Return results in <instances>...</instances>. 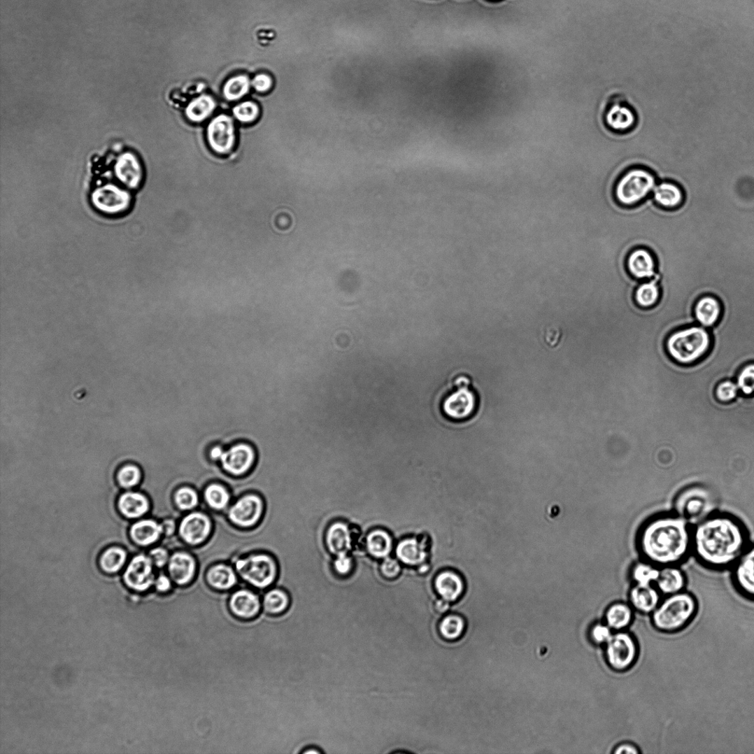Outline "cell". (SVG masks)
I'll return each instance as SVG.
<instances>
[{
    "label": "cell",
    "instance_id": "cell-1",
    "mask_svg": "<svg viewBox=\"0 0 754 754\" xmlns=\"http://www.w3.org/2000/svg\"><path fill=\"white\" fill-rule=\"evenodd\" d=\"M749 544L746 525L729 513L716 511L692 526V555L707 569L731 570Z\"/></svg>",
    "mask_w": 754,
    "mask_h": 754
},
{
    "label": "cell",
    "instance_id": "cell-2",
    "mask_svg": "<svg viewBox=\"0 0 754 754\" xmlns=\"http://www.w3.org/2000/svg\"><path fill=\"white\" fill-rule=\"evenodd\" d=\"M636 548L656 566H680L692 555V525L674 511L655 514L639 528Z\"/></svg>",
    "mask_w": 754,
    "mask_h": 754
},
{
    "label": "cell",
    "instance_id": "cell-3",
    "mask_svg": "<svg viewBox=\"0 0 754 754\" xmlns=\"http://www.w3.org/2000/svg\"><path fill=\"white\" fill-rule=\"evenodd\" d=\"M697 611V598L686 590L664 596L650 616L651 625L655 630L660 633L677 634L692 623Z\"/></svg>",
    "mask_w": 754,
    "mask_h": 754
},
{
    "label": "cell",
    "instance_id": "cell-4",
    "mask_svg": "<svg viewBox=\"0 0 754 754\" xmlns=\"http://www.w3.org/2000/svg\"><path fill=\"white\" fill-rule=\"evenodd\" d=\"M713 339L710 330L697 325L680 328L668 335L666 351L681 366H692L710 353Z\"/></svg>",
    "mask_w": 754,
    "mask_h": 754
},
{
    "label": "cell",
    "instance_id": "cell-5",
    "mask_svg": "<svg viewBox=\"0 0 754 754\" xmlns=\"http://www.w3.org/2000/svg\"><path fill=\"white\" fill-rule=\"evenodd\" d=\"M659 183L657 177L647 167L631 166L614 180L613 197L619 205L633 207L650 198Z\"/></svg>",
    "mask_w": 754,
    "mask_h": 754
},
{
    "label": "cell",
    "instance_id": "cell-6",
    "mask_svg": "<svg viewBox=\"0 0 754 754\" xmlns=\"http://www.w3.org/2000/svg\"><path fill=\"white\" fill-rule=\"evenodd\" d=\"M674 512L692 526L716 510V500L708 488L690 485L678 494L674 501Z\"/></svg>",
    "mask_w": 754,
    "mask_h": 754
},
{
    "label": "cell",
    "instance_id": "cell-7",
    "mask_svg": "<svg viewBox=\"0 0 754 754\" xmlns=\"http://www.w3.org/2000/svg\"><path fill=\"white\" fill-rule=\"evenodd\" d=\"M453 385L442 400L441 411L450 421H465L477 409V397L470 389V382L467 376H457Z\"/></svg>",
    "mask_w": 754,
    "mask_h": 754
},
{
    "label": "cell",
    "instance_id": "cell-8",
    "mask_svg": "<svg viewBox=\"0 0 754 754\" xmlns=\"http://www.w3.org/2000/svg\"><path fill=\"white\" fill-rule=\"evenodd\" d=\"M606 660L617 673L629 671L638 661L639 646L636 637L627 631L613 632L606 644Z\"/></svg>",
    "mask_w": 754,
    "mask_h": 754
},
{
    "label": "cell",
    "instance_id": "cell-9",
    "mask_svg": "<svg viewBox=\"0 0 754 754\" xmlns=\"http://www.w3.org/2000/svg\"><path fill=\"white\" fill-rule=\"evenodd\" d=\"M235 567L237 574L246 583L258 590L270 588L277 576L276 563L270 556L264 554L252 555L237 560Z\"/></svg>",
    "mask_w": 754,
    "mask_h": 754
},
{
    "label": "cell",
    "instance_id": "cell-10",
    "mask_svg": "<svg viewBox=\"0 0 754 754\" xmlns=\"http://www.w3.org/2000/svg\"><path fill=\"white\" fill-rule=\"evenodd\" d=\"M113 162L116 177L125 187L135 189L141 185L145 177L143 162L134 150L124 147L113 152Z\"/></svg>",
    "mask_w": 754,
    "mask_h": 754
},
{
    "label": "cell",
    "instance_id": "cell-11",
    "mask_svg": "<svg viewBox=\"0 0 754 754\" xmlns=\"http://www.w3.org/2000/svg\"><path fill=\"white\" fill-rule=\"evenodd\" d=\"M207 143L216 155L228 157L236 146V132L232 119L220 115L208 124L206 132Z\"/></svg>",
    "mask_w": 754,
    "mask_h": 754
},
{
    "label": "cell",
    "instance_id": "cell-12",
    "mask_svg": "<svg viewBox=\"0 0 754 754\" xmlns=\"http://www.w3.org/2000/svg\"><path fill=\"white\" fill-rule=\"evenodd\" d=\"M606 122L611 131L627 135L635 131L639 123L636 109L625 97L616 96L608 105Z\"/></svg>",
    "mask_w": 754,
    "mask_h": 754
},
{
    "label": "cell",
    "instance_id": "cell-13",
    "mask_svg": "<svg viewBox=\"0 0 754 754\" xmlns=\"http://www.w3.org/2000/svg\"><path fill=\"white\" fill-rule=\"evenodd\" d=\"M731 572L734 590L740 596L754 603V543L749 544Z\"/></svg>",
    "mask_w": 754,
    "mask_h": 754
},
{
    "label": "cell",
    "instance_id": "cell-14",
    "mask_svg": "<svg viewBox=\"0 0 754 754\" xmlns=\"http://www.w3.org/2000/svg\"><path fill=\"white\" fill-rule=\"evenodd\" d=\"M92 203L97 211L106 215H120L129 208L131 197L128 192L113 185L95 189Z\"/></svg>",
    "mask_w": 754,
    "mask_h": 754
},
{
    "label": "cell",
    "instance_id": "cell-15",
    "mask_svg": "<svg viewBox=\"0 0 754 754\" xmlns=\"http://www.w3.org/2000/svg\"><path fill=\"white\" fill-rule=\"evenodd\" d=\"M228 609L236 620L251 622L257 620L262 612L259 595L247 589L234 591L228 598Z\"/></svg>",
    "mask_w": 754,
    "mask_h": 754
},
{
    "label": "cell",
    "instance_id": "cell-16",
    "mask_svg": "<svg viewBox=\"0 0 754 754\" xmlns=\"http://www.w3.org/2000/svg\"><path fill=\"white\" fill-rule=\"evenodd\" d=\"M626 270L639 282L651 280L657 275V261L652 251L645 247H636L625 258Z\"/></svg>",
    "mask_w": 754,
    "mask_h": 754
},
{
    "label": "cell",
    "instance_id": "cell-17",
    "mask_svg": "<svg viewBox=\"0 0 754 754\" xmlns=\"http://www.w3.org/2000/svg\"><path fill=\"white\" fill-rule=\"evenodd\" d=\"M152 566L150 557L144 555L136 556L125 572V583L129 588L138 592L149 590L152 585L155 583Z\"/></svg>",
    "mask_w": 754,
    "mask_h": 754
},
{
    "label": "cell",
    "instance_id": "cell-18",
    "mask_svg": "<svg viewBox=\"0 0 754 754\" xmlns=\"http://www.w3.org/2000/svg\"><path fill=\"white\" fill-rule=\"evenodd\" d=\"M263 510L262 499L255 495H248L237 500L229 512V520L243 527L255 525L261 518Z\"/></svg>",
    "mask_w": 754,
    "mask_h": 754
},
{
    "label": "cell",
    "instance_id": "cell-19",
    "mask_svg": "<svg viewBox=\"0 0 754 754\" xmlns=\"http://www.w3.org/2000/svg\"><path fill=\"white\" fill-rule=\"evenodd\" d=\"M255 451L246 443L232 446L223 453L220 462L223 469L234 476H241L247 472L255 462Z\"/></svg>",
    "mask_w": 754,
    "mask_h": 754
},
{
    "label": "cell",
    "instance_id": "cell-20",
    "mask_svg": "<svg viewBox=\"0 0 754 754\" xmlns=\"http://www.w3.org/2000/svg\"><path fill=\"white\" fill-rule=\"evenodd\" d=\"M663 596L655 585L632 584L628 592V604L636 613L650 616L659 606Z\"/></svg>",
    "mask_w": 754,
    "mask_h": 754
},
{
    "label": "cell",
    "instance_id": "cell-21",
    "mask_svg": "<svg viewBox=\"0 0 754 754\" xmlns=\"http://www.w3.org/2000/svg\"><path fill=\"white\" fill-rule=\"evenodd\" d=\"M211 532V520L199 512L190 513L179 525L180 536L191 546H197L204 542Z\"/></svg>",
    "mask_w": 754,
    "mask_h": 754
},
{
    "label": "cell",
    "instance_id": "cell-22",
    "mask_svg": "<svg viewBox=\"0 0 754 754\" xmlns=\"http://www.w3.org/2000/svg\"><path fill=\"white\" fill-rule=\"evenodd\" d=\"M723 304L720 300L713 295H704L696 301L693 313L697 323L709 329L716 326L723 316Z\"/></svg>",
    "mask_w": 754,
    "mask_h": 754
},
{
    "label": "cell",
    "instance_id": "cell-23",
    "mask_svg": "<svg viewBox=\"0 0 754 754\" xmlns=\"http://www.w3.org/2000/svg\"><path fill=\"white\" fill-rule=\"evenodd\" d=\"M654 585L664 597L685 590L688 578L680 566L662 567Z\"/></svg>",
    "mask_w": 754,
    "mask_h": 754
},
{
    "label": "cell",
    "instance_id": "cell-24",
    "mask_svg": "<svg viewBox=\"0 0 754 754\" xmlns=\"http://www.w3.org/2000/svg\"><path fill=\"white\" fill-rule=\"evenodd\" d=\"M651 197L659 206L667 211H674L683 204L685 194L674 181L664 180L656 185Z\"/></svg>",
    "mask_w": 754,
    "mask_h": 754
},
{
    "label": "cell",
    "instance_id": "cell-25",
    "mask_svg": "<svg viewBox=\"0 0 754 754\" xmlns=\"http://www.w3.org/2000/svg\"><path fill=\"white\" fill-rule=\"evenodd\" d=\"M197 564L194 558L186 553H176L169 560V574L179 586H187L194 579Z\"/></svg>",
    "mask_w": 754,
    "mask_h": 754
},
{
    "label": "cell",
    "instance_id": "cell-26",
    "mask_svg": "<svg viewBox=\"0 0 754 754\" xmlns=\"http://www.w3.org/2000/svg\"><path fill=\"white\" fill-rule=\"evenodd\" d=\"M435 588L441 598L450 603L455 602L463 595L465 584L462 576L453 571H445L435 581Z\"/></svg>",
    "mask_w": 754,
    "mask_h": 754
},
{
    "label": "cell",
    "instance_id": "cell-27",
    "mask_svg": "<svg viewBox=\"0 0 754 754\" xmlns=\"http://www.w3.org/2000/svg\"><path fill=\"white\" fill-rule=\"evenodd\" d=\"M635 613L628 602L614 603L606 611V623L613 632L627 631L634 623Z\"/></svg>",
    "mask_w": 754,
    "mask_h": 754
},
{
    "label": "cell",
    "instance_id": "cell-28",
    "mask_svg": "<svg viewBox=\"0 0 754 754\" xmlns=\"http://www.w3.org/2000/svg\"><path fill=\"white\" fill-rule=\"evenodd\" d=\"M262 613L271 618L285 616L291 606V597L283 588H274L262 599Z\"/></svg>",
    "mask_w": 754,
    "mask_h": 754
},
{
    "label": "cell",
    "instance_id": "cell-29",
    "mask_svg": "<svg viewBox=\"0 0 754 754\" xmlns=\"http://www.w3.org/2000/svg\"><path fill=\"white\" fill-rule=\"evenodd\" d=\"M206 581L212 590L223 592L233 589L237 579L235 572L230 567L219 564L213 567L206 572Z\"/></svg>",
    "mask_w": 754,
    "mask_h": 754
},
{
    "label": "cell",
    "instance_id": "cell-30",
    "mask_svg": "<svg viewBox=\"0 0 754 754\" xmlns=\"http://www.w3.org/2000/svg\"><path fill=\"white\" fill-rule=\"evenodd\" d=\"M326 540L329 551L338 556L347 554L352 548L350 530L342 523H335L329 527Z\"/></svg>",
    "mask_w": 754,
    "mask_h": 754
},
{
    "label": "cell",
    "instance_id": "cell-31",
    "mask_svg": "<svg viewBox=\"0 0 754 754\" xmlns=\"http://www.w3.org/2000/svg\"><path fill=\"white\" fill-rule=\"evenodd\" d=\"M118 508L125 518L136 519L141 518L149 510V501L143 494L127 492L119 499Z\"/></svg>",
    "mask_w": 754,
    "mask_h": 754
},
{
    "label": "cell",
    "instance_id": "cell-32",
    "mask_svg": "<svg viewBox=\"0 0 754 754\" xmlns=\"http://www.w3.org/2000/svg\"><path fill=\"white\" fill-rule=\"evenodd\" d=\"M662 296V290L659 283L658 273L651 279L641 282L634 292L635 303L643 309H650L657 304Z\"/></svg>",
    "mask_w": 754,
    "mask_h": 754
},
{
    "label": "cell",
    "instance_id": "cell-33",
    "mask_svg": "<svg viewBox=\"0 0 754 754\" xmlns=\"http://www.w3.org/2000/svg\"><path fill=\"white\" fill-rule=\"evenodd\" d=\"M130 533L132 539L139 546H148L159 540L163 529L156 521L145 520L135 523Z\"/></svg>",
    "mask_w": 754,
    "mask_h": 754
},
{
    "label": "cell",
    "instance_id": "cell-34",
    "mask_svg": "<svg viewBox=\"0 0 754 754\" xmlns=\"http://www.w3.org/2000/svg\"><path fill=\"white\" fill-rule=\"evenodd\" d=\"M427 548H425L420 541L416 539H406L401 541L397 549V556L404 564L408 565H420L422 564L427 557Z\"/></svg>",
    "mask_w": 754,
    "mask_h": 754
},
{
    "label": "cell",
    "instance_id": "cell-35",
    "mask_svg": "<svg viewBox=\"0 0 754 754\" xmlns=\"http://www.w3.org/2000/svg\"><path fill=\"white\" fill-rule=\"evenodd\" d=\"M660 571V567L640 558L632 566L629 571L632 584L654 585Z\"/></svg>",
    "mask_w": 754,
    "mask_h": 754
},
{
    "label": "cell",
    "instance_id": "cell-36",
    "mask_svg": "<svg viewBox=\"0 0 754 754\" xmlns=\"http://www.w3.org/2000/svg\"><path fill=\"white\" fill-rule=\"evenodd\" d=\"M216 104L211 96L201 95L190 102L186 108V116L192 122H201L211 116Z\"/></svg>",
    "mask_w": 754,
    "mask_h": 754
},
{
    "label": "cell",
    "instance_id": "cell-37",
    "mask_svg": "<svg viewBox=\"0 0 754 754\" xmlns=\"http://www.w3.org/2000/svg\"><path fill=\"white\" fill-rule=\"evenodd\" d=\"M466 628L464 619L457 614H448L439 623L440 636L446 641H455L462 636Z\"/></svg>",
    "mask_w": 754,
    "mask_h": 754
},
{
    "label": "cell",
    "instance_id": "cell-38",
    "mask_svg": "<svg viewBox=\"0 0 754 754\" xmlns=\"http://www.w3.org/2000/svg\"><path fill=\"white\" fill-rule=\"evenodd\" d=\"M367 547L370 553L374 557H385L392 550V539L384 530H374L367 538Z\"/></svg>",
    "mask_w": 754,
    "mask_h": 754
},
{
    "label": "cell",
    "instance_id": "cell-39",
    "mask_svg": "<svg viewBox=\"0 0 754 754\" xmlns=\"http://www.w3.org/2000/svg\"><path fill=\"white\" fill-rule=\"evenodd\" d=\"M127 554L125 551L118 547L110 548L106 550L101 557V566L108 574H115L120 571L125 561Z\"/></svg>",
    "mask_w": 754,
    "mask_h": 754
},
{
    "label": "cell",
    "instance_id": "cell-40",
    "mask_svg": "<svg viewBox=\"0 0 754 754\" xmlns=\"http://www.w3.org/2000/svg\"><path fill=\"white\" fill-rule=\"evenodd\" d=\"M250 81L246 76H236L227 81L223 87V94L230 101L240 100L248 93Z\"/></svg>",
    "mask_w": 754,
    "mask_h": 754
},
{
    "label": "cell",
    "instance_id": "cell-41",
    "mask_svg": "<svg viewBox=\"0 0 754 754\" xmlns=\"http://www.w3.org/2000/svg\"><path fill=\"white\" fill-rule=\"evenodd\" d=\"M204 497L209 506L218 511L226 508L231 498L226 488L216 483L209 485L206 488Z\"/></svg>",
    "mask_w": 754,
    "mask_h": 754
},
{
    "label": "cell",
    "instance_id": "cell-42",
    "mask_svg": "<svg viewBox=\"0 0 754 754\" xmlns=\"http://www.w3.org/2000/svg\"><path fill=\"white\" fill-rule=\"evenodd\" d=\"M735 382L739 394L750 397L754 395V363H747L738 371Z\"/></svg>",
    "mask_w": 754,
    "mask_h": 754
},
{
    "label": "cell",
    "instance_id": "cell-43",
    "mask_svg": "<svg viewBox=\"0 0 754 754\" xmlns=\"http://www.w3.org/2000/svg\"><path fill=\"white\" fill-rule=\"evenodd\" d=\"M141 471L135 465L124 466L118 473V483L125 488H130L137 485L141 483Z\"/></svg>",
    "mask_w": 754,
    "mask_h": 754
},
{
    "label": "cell",
    "instance_id": "cell-44",
    "mask_svg": "<svg viewBox=\"0 0 754 754\" xmlns=\"http://www.w3.org/2000/svg\"><path fill=\"white\" fill-rule=\"evenodd\" d=\"M737 383L732 380H724L720 382L715 389V396L722 403H730L739 396Z\"/></svg>",
    "mask_w": 754,
    "mask_h": 754
},
{
    "label": "cell",
    "instance_id": "cell-45",
    "mask_svg": "<svg viewBox=\"0 0 754 754\" xmlns=\"http://www.w3.org/2000/svg\"><path fill=\"white\" fill-rule=\"evenodd\" d=\"M175 501L179 509L190 511L199 504V495L191 488H180L175 495Z\"/></svg>",
    "mask_w": 754,
    "mask_h": 754
},
{
    "label": "cell",
    "instance_id": "cell-46",
    "mask_svg": "<svg viewBox=\"0 0 754 754\" xmlns=\"http://www.w3.org/2000/svg\"><path fill=\"white\" fill-rule=\"evenodd\" d=\"M235 118L243 123L255 122L259 115V108L252 101L243 102L234 108Z\"/></svg>",
    "mask_w": 754,
    "mask_h": 754
},
{
    "label": "cell",
    "instance_id": "cell-47",
    "mask_svg": "<svg viewBox=\"0 0 754 754\" xmlns=\"http://www.w3.org/2000/svg\"><path fill=\"white\" fill-rule=\"evenodd\" d=\"M613 634V632L606 623H599L595 625L591 632L592 639L597 644L604 645L607 643Z\"/></svg>",
    "mask_w": 754,
    "mask_h": 754
},
{
    "label": "cell",
    "instance_id": "cell-48",
    "mask_svg": "<svg viewBox=\"0 0 754 754\" xmlns=\"http://www.w3.org/2000/svg\"><path fill=\"white\" fill-rule=\"evenodd\" d=\"M380 572L385 579L394 580L401 574V567L396 560L387 558L383 562L380 567Z\"/></svg>",
    "mask_w": 754,
    "mask_h": 754
},
{
    "label": "cell",
    "instance_id": "cell-49",
    "mask_svg": "<svg viewBox=\"0 0 754 754\" xmlns=\"http://www.w3.org/2000/svg\"><path fill=\"white\" fill-rule=\"evenodd\" d=\"M251 85L259 92H267L273 86L272 78L266 74H259L251 81Z\"/></svg>",
    "mask_w": 754,
    "mask_h": 754
},
{
    "label": "cell",
    "instance_id": "cell-50",
    "mask_svg": "<svg viewBox=\"0 0 754 754\" xmlns=\"http://www.w3.org/2000/svg\"><path fill=\"white\" fill-rule=\"evenodd\" d=\"M353 567L351 557H349L347 554L339 555L337 560L334 562V569L341 576H347Z\"/></svg>",
    "mask_w": 754,
    "mask_h": 754
},
{
    "label": "cell",
    "instance_id": "cell-51",
    "mask_svg": "<svg viewBox=\"0 0 754 754\" xmlns=\"http://www.w3.org/2000/svg\"><path fill=\"white\" fill-rule=\"evenodd\" d=\"M151 560L156 567H163L169 561V553L162 548H157L150 552Z\"/></svg>",
    "mask_w": 754,
    "mask_h": 754
},
{
    "label": "cell",
    "instance_id": "cell-52",
    "mask_svg": "<svg viewBox=\"0 0 754 754\" xmlns=\"http://www.w3.org/2000/svg\"><path fill=\"white\" fill-rule=\"evenodd\" d=\"M613 753L616 754H639L641 751L636 745L630 742H625L614 748Z\"/></svg>",
    "mask_w": 754,
    "mask_h": 754
},
{
    "label": "cell",
    "instance_id": "cell-53",
    "mask_svg": "<svg viewBox=\"0 0 754 754\" xmlns=\"http://www.w3.org/2000/svg\"><path fill=\"white\" fill-rule=\"evenodd\" d=\"M155 586L157 590L160 593L169 592L172 589V583L171 579L165 576H160L155 581Z\"/></svg>",
    "mask_w": 754,
    "mask_h": 754
},
{
    "label": "cell",
    "instance_id": "cell-54",
    "mask_svg": "<svg viewBox=\"0 0 754 754\" xmlns=\"http://www.w3.org/2000/svg\"><path fill=\"white\" fill-rule=\"evenodd\" d=\"M434 608L435 611L439 614H444L448 612L450 609V603L443 598L436 600Z\"/></svg>",
    "mask_w": 754,
    "mask_h": 754
},
{
    "label": "cell",
    "instance_id": "cell-55",
    "mask_svg": "<svg viewBox=\"0 0 754 754\" xmlns=\"http://www.w3.org/2000/svg\"><path fill=\"white\" fill-rule=\"evenodd\" d=\"M299 754H322L324 751L315 746H307L301 749Z\"/></svg>",
    "mask_w": 754,
    "mask_h": 754
},
{
    "label": "cell",
    "instance_id": "cell-56",
    "mask_svg": "<svg viewBox=\"0 0 754 754\" xmlns=\"http://www.w3.org/2000/svg\"><path fill=\"white\" fill-rule=\"evenodd\" d=\"M162 526L163 529V532L166 533V534L170 535L174 532L176 525L173 521H166L163 523V525H162Z\"/></svg>",
    "mask_w": 754,
    "mask_h": 754
},
{
    "label": "cell",
    "instance_id": "cell-57",
    "mask_svg": "<svg viewBox=\"0 0 754 754\" xmlns=\"http://www.w3.org/2000/svg\"><path fill=\"white\" fill-rule=\"evenodd\" d=\"M223 453H225V451H223V450L220 448V446H215V448H213L211 450V457L214 460H220L221 457H222Z\"/></svg>",
    "mask_w": 754,
    "mask_h": 754
},
{
    "label": "cell",
    "instance_id": "cell-58",
    "mask_svg": "<svg viewBox=\"0 0 754 754\" xmlns=\"http://www.w3.org/2000/svg\"><path fill=\"white\" fill-rule=\"evenodd\" d=\"M429 567L428 565H422L420 568H418V572L420 574L425 575L429 571Z\"/></svg>",
    "mask_w": 754,
    "mask_h": 754
}]
</instances>
